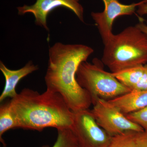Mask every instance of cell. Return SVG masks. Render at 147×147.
I'll use <instances>...</instances> for the list:
<instances>
[{
	"instance_id": "30bf717a",
	"label": "cell",
	"mask_w": 147,
	"mask_h": 147,
	"mask_svg": "<svg viewBox=\"0 0 147 147\" xmlns=\"http://www.w3.org/2000/svg\"><path fill=\"white\" fill-rule=\"evenodd\" d=\"M108 101L124 115H127L147 107V90H131Z\"/></svg>"
},
{
	"instance_id": "ac0fdd59",
	"label": "cell",
	"mask_w": 147,
	"mask_h": 147,
	"mask_svg": "<svg viewBox=\"0 0 147 147\" xmlns=\"http://www.w3.org/2000/svg\"><path fill=\"white\" fill-rule=\"evenodd\" d=\"M139 22L136 26L139 28L144 32L147 34V24H145L144 19L142 18H139Z\"/></svg>"
},
{
	"instance_id": "7a4b0ae2",
	"label": "cell",
	"mask_w": 147,
	"mask_h": 147,
	"mask_svg": "<svg viewBox=\"0 0 147 147\" xmlns=\"http://www.w3.org/2000/svg\"><path fill=\"white\" fill-rule=\"evenodd\" d=\"M10 101L17 128L39 131L47 127L72 128L74 112L58 93L46 89L40 94L25 88Z\"/></svg>"
},
{
	"instance_id": "e0dca14e",
	"label": "cell",
	"mask_w": 147,
	"mask_h": 147,
	"mask_svg": "<svg viewBox=\"0 0 147 147\" xmlns=\"http://www.w3.org/2000/svg\"><path fill=\"white\" fill-rule=\"evenodd\" d=\"M137 13L140 16L147 14V2L142 3L138 7Z\"/></svg>"
},
{
	"instance_id": "52a82bcc",
	"label": "cell",
	"mask_w": 147,
	"mask_h": 147,
	"mask_svg": "<svg viewBox=\"0 0 147 147\" xmlns=\"http://www.w3.org/2000/svg\"><path fill=\"white\" fill-rule=\"evenodd\" d=\"M105 8L101 12H92L91 15L102 38L104 44L113 35V24L116 18L124 15H131L134 13L136 7L142 3L147 2L143 0L140 2L130 5L121 3L118 0H102Z\"/></svg>"
},
{
	"instance_id": "5bb4252c",
	"label": "cell",
	"mask_w": 147,
	"mask_h": 147,
	"mask_svg": "<svg viewBox=\"0 0 147 147\" xmlns=\"http://www.w3.org/2000/svg\"><path fill=\"white\" fill-rule=\"evenodd\" d=\"M138 132L127 131L113 136L108 147H137L136 139Z\"/></svg>"
},
{
	"instance_id": "d6986e66",
	"label": "cell",
	"mask_w": 147,
	"mask_h": 147,
	"mask_svg": "<svg viewBox=\"0 0 147 147\" xmlns=\"http://www.w3.org/2000/svg\"><path fill=\"white\" fill-rule=\"evenodd\" d=\"M39 147H50L48 145H45V146H40Z\"/></svg>"
},
{
	"instance_id": "ba28073f",
	"label": "cell",
	"mask_w": 147,
	"mask_h": 147,
	"mask_svg": "<svg viewBox=\"0 0 147 147\" xmlns=\"http://www.w3.org/2000/svg\"><path fill=\"white\" fill-rule=\"evenodd\" d=\"M60 7L72 11L79 20L84 23V8L79 3V0H36L32 5H25L18 7L17 9L20 15L32 13L35 19V24L49 31L47 22V16L52 11Z\"/></svg>"
},
{
	"instance_id": "277c9868",
	"label": "cell",
	"mask_w": 147,
	"mask_h": 147,
	"mask_svg": "<svg viewBox=\"0 0 147 147\" xmlns=\"http://www.w3.org/2000/svg\"><path fill=\"white\" fill-rule=\"evenodd\" d=\"M103 65L102 61L94 58L92 63L87 61L82 62L76 71L77 82L90 96L92 104L98 98L109 100L131 90L112 72L105 71Z\"/></svg>"
},
{
	"instance_id": "8992f818",
	"label": "cell",
	"mask_w": 147,
	"mask_h": 147,
	"mask_svg": "<svg viewBox=\"0 0 147 147\" xmlns=\"http://www.w3.org/2000/svg\"><path fill=\"white\" fill-rule=\"evenodd\" d=\"M74 113L71 130L80 147H108L112 137L97 123L89 109Z\"/></svg>"
},
{
	"instance_id": "3957f363",
	"label": "cell",
	"mask_w": 147,
	"mask_h": 147,
	"mask_svg": "<svg viewBox=\"0 0 147 147\" xmlns=\"http://www.w3.org/2000/svg\"><path fill=\"white\" fill-rule=\"evenodd\" d=\"M104 45L101 61L112 73L147 63V34L136 25L113 34Z\"/></svg>"
},
{
	"instance_id": "6da1fadb",
	"label": "cell",
	"mask_w": 147,
	"mask_h": 147,
	"mask_svg": "<svg viewBox=\"0 0 147 147\" xmlns=\"http://www.w3.org/2000/svg\"><path fill=\"white\" fill-rule=\"evenodd\" d=\"M94 52L87 45L60 42L49 49L45 76L46 89L59 94L74 113L89 109L92 104L90 96L77 82L76 73L80 64Z\"/></svg>"
},
{
	"instance_id": "8fae6325",
	"label": "cell",
	"mask_w": 147,
	"mask_h": 147,
	"mask_svg": "<svg viewBox=\"0 0 147 147\" xmlns=\"http://www.w3.org/2000/svg\"><path fill=\"white\" fill-rule=\"evenodd\" d=\"M112 73L121 83L130 90H147V64Z\"/></svg>"
},
{
	"instance_id": "9c48e42d",
	"label": "cell",
	"mask_w": 147,
	"mask_h": 147,
	"mask_svg": "<svg viewBox=\"0 0 147 147\" xmlns=\"http://www.w3.org/2000/svg\"><path fill=\"white\" fill-rule=\"evenodd\" d=\"M38 69L32 61H30L24 67L17 70H12L7 68L2 61H0V70L4 76L5 85L0 96V102H3L6 98H14L18 93L16 91V86L21 79L30 74Z\"/></svg>"
},
{
	"instance_id": "7c38bea8",
	"label": "cell",
	"mask_w": 147,
	"mask_h": 147,
	"mask_svg": "<svg viewBox=\"0 0 147 147\" xmlns=\"http://www.w3.org/2000/svg\"><path fill=\"white\" fill-rule=\"evenodd\" d=\"M17 128V122L11 108L10 99L2 102L0 105V141L5 147L3 135L7 131Z\"/></svg>"
},
{
	"instance_id": "2e32d148",
	"label": "cell",
	"mask_w": 147,
	"mask_h": 147,
	"mask_svg": "<svg viewBox=\"0 0 147 147\" xmlns=\"http://www.w3.org/2000/svg\"><path fill=\"white\" fill-rule=\"evenodd\" d=\"M136 146L137 147H147V130L137 133Z\"/></svg>"
},
{
	"instance_id": "4fadbf2b",
	"label": "cell",
	"mask_w": 147,
	"mask_h": 147,
	"mask_svg": "<svg viewBox=\"0 0 147 147\" xmlns=\"http://www.w3.org/2000/svg\"><path fill=\"white\" fill-rule=\"evenodd\" d=\"M52 147H80L71 129H57V137Z\"/></svg>"
},
{
	"instance_id": "9a60e30c",
	"label": "cell",
	"mask_w": 147,
	"mask_h": 147,
	"mask_svg": "<svg viewBox=\"0 0 147 147\" xmlns=\"http://www.w3.org/2000/svg\"><path fill=\"white\" fill-rule=\"evenodd\" d=\"M125 116L129 120L142 127L144 130H147V106L142 110Z\"/></svg>"
},
{
	"instance_id": "5b68a950",
	"label": "cell",
	"mask_w": 147,
	"mask_h": 147,
	"mask_svg": "<svg viewBox=\"0 0 147 147\" xmlns=\"http://www.w3.org/2000/svg\"><path fill=\"white\" fill-rule=\"evenodd\" d=\"M90 110L98 124L113 137L127 131L142 132V127L127 119L108 100L98 98Z\"/></svg>"
}]
</instances>
